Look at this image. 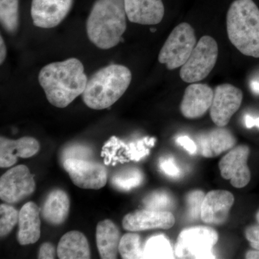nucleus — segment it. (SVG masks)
<instances>
[{
	"label": "nucleus",
	"mask_w": 259,
	"mask_h": 259,
	"mask_svg": "<svg viewBox=\"0 0 259 259\" xmlns=\"http://www.w3.org/2000/svg\"><path fill=\"white\" fill-rule=\"evenodd\" d=\"M245 258L248 259H259V250H250L245 255Z\"/></svg>",
	"instance_id": "37"
},
{
	"label": "nucleus",
	"mask_w": 259,
	"mask_h": 259,
	"mask_svg": "<svg viewBox=\"0 0 259 259\" xmlns=\"http://www.w3.org/2000/svg\"><path fill=\"white\" fill-rule=\"evenodd\" d=\"M127 18L131 23L157 25L164 16L162 0H124Z\"/></svg>",
	"instance_id": "18"
},
{
	"label": "nucleus",
	"mask_w": 259,
	"mask_h": 259,
	"mask_svg": "<svg viewBox=\"0 0 259 259\" xmlns=\"http://www.w3.org/2000/svg\"><path fill=\"white\" fill-rule=\"evenodd\" d=\"M249 153V148L241 145L233 148L220 161L221 176L231 181V185L236 188H243L249 183L250 172L247 164Z\"/></svg>",
	"instance_id": "11"
},
{
	"label": "nucleus",
	"mask_w": 259,
	"mask_h": 259,
	"mask_svg": "<svg viewBox=\"0 0 259 259\" xmlns=\"http://www.w3.org/2000/svg\"><path fill=\"white\" fill-rule=\"evenodd\" d=\"M38 81L48 101L59 108L69 105L82 95L88 79L82 63L76 58L54 62L42 67Z\"/></svg>",
	"instance_id": "1"
},
{
	"label": "nucleus",
	"mask_w": 259,
	"mask_h": 259,
	"mask_svg": "<svg viewBox=\"0 0 259 259\" xmlns=\"http://www.w3.org/2000/svg\"><path fill=\"white\" fill-rule=\"evenodd\" d=\"M7 47L3 36L0 37V64H3L6 59Z\"/></svg>",
	"instance_id": "36"
},
{
	"label": "nucleus",
	"mask_w": 259,
	"mask_h": 259,
	"mask_svg": "<svg viewBox=\"0 0 259 259\" xmlns=\"http://www.w3.org/2000/svg\"><path fill=\"white\" fill-rule=\"evenodd\" d=\"M57 255L61 259L91 258L88 238L81 232H68L59 241L57 247Z\"/></svg>",
	"instance_id": "22"
},
{
	"label": "nucleus",
	"mask_w": 259,
	"mask_h": 259,
	"mask_svg": "<svg viewBox=\"0 0 259 259\" xmlns=\"http://www.w3.org/2000/svg\"><path fill=\"white\" fill-rule=\"evenodd\" d=\"M63 165L73 183L80 188L100 190L106 185L107 171L101 163L69 158L65 160Z\"/></svg>",
	"instance_id": "9"
},
{
	"label": "nucleus",
	"mask_w": 259,
	"mask_h": 259,
	"mask_svg": "<svg viewBox=\"0 0 259 259\" xmlns=\"http://www.w3.org/2000/svg\"><path fill=\"white\" fill-rule=\"evenodd\" d=\"M159 168L167 176L176 178L181 175L180 168L173 158H162L160 160Z\"/></svg>",
	"instance_id": "31"
},
{
	"label": "nucleus",
	"mask_w": 259,
	"mask_h": 259,
	"mask_svg": "<svg viewBox=\"0 0 259 259\" xmlns=\"http://www.w3.org/2000/svg\"><path fill=\"white\" fill-rule=\"evenodd\" d=\"M0 22L8 33L17 32L20 25L19 0H0Z\"/></svg>",
	"instance_id": "24"
},
{
	"label": "nucleus",
	"mask_w": 259,
	"mask_h": 259,
	"mask_svg": "<svg viewBox=\"0 0 259 259\" xmlns=\"http://www.w3.org/2000/svg\"><path fill=\"white\" fill-rule=\"evenodd\" d=\"M218 241L217 231L210 227L187 228L178 237L175 254L180 258H214L212 250Z\"/></svg>",
	"instance_id": "6"
},
{
	"label": "nucleus",
	"mask_w": 259,
	"mask_h": 259,
	"mask_svg": "<svg viewBox=\"0 0 259 259\" xmlns=\"http://www.w3.org/2000/svg\"><path fill=\"white\" fill-rule=\"evenodd\" d=\"M174 256L171 243L163 235L151 237L143 247V258H174Z\"/></svg>",
	"instance_id": "23"
},
{
	"label": "nucleus",
	"mask_w": 259,
	"mask_h": 259,
	"mask_svg": "<svg viewBox=\"0 0 259 259\" xmlns=\"http://www.w3.org/2000/svg\"><path fill=\"white\" fill-rule=\"evenodd\" d=\"M40 150V144L32 137H23L11 140L0 138V166L9 168L18 161V158H28L36 154Z\"/></svg>",
	"instance_id": "17"
},
{
	"label": "nucleus",
	"mask_w": 259,
	"mask_h": 259,
	"mask_svg": "<svg viewBox=\"0 0 259 259\" xmlns=\"http://www.w3.org/2000/svg\"><path fill=\"white\" fill-rule=\"evenodd\" d=\"M56 253L57 250L52 243H45L40 246L37 256L40 259H54L56 258Z\"/></svg>",
	"instance_id": "34"
},
{
	"label": "nucleus",
	"mask_w": 259,
	"mask_h": 259,
	"mask_svg": "<svg viewBox=\"0 0 259 259\" xmlns=\"http://www.w3.org/2000/svg\"><path fill=\"white\" fill-rule=\"evenodd\" d=\"M93 151L90 148L87 146H71L65 150L63 153V160L69 159V158H74V159H86L91 156Z\"/></svg>",
	"instance_id": "30"
},
{
	"label": "nucleus",
	"mask_w": 259,
	"mask_h": 259,
	"mask_svg": "<svg viewBox=\"0 0 259 259\" xmlns=\"http://www.w3.org/2000/svg\"><path fill=\"white\" fill-rule=\"evenodd\" d=\"M218 46L209 35L199 39L188 60L180 69V77L185 82L196 83L205 79L217 63Z\"/></svg>",
	"instance_id": "7"
},
{
	"label": "nucleus",
	"mask_w": 259,
	"mask_h": 259,
	"mask_svg": "<svg viewBox=\"0 0 259 259\" xmlns=\"http://www.w3.org/2000/svg\"><path fill=\"white\" fill-rule=\"evenodd\" d=\"M124 0H97L87 20V33L94 45L103 50L120 42L127 28Z\"/></svg>",
	"instance_id": "2"
},
{
	"label": "nucleus",
	"mask_w": 259,
	"mask_h": 259,
	"mask_svg": "<svg viewBox=\"0 0 259 259\" xmlns=\"http://www.w3.org/2000/svg\"><path fill=\"white\" fill-rule=\"evenodd\" d=\"M245 125L247 128L257 127L259 128V117H253L249 115L245 116Z\"/></svg>",
	"instance_id": "35"
},
{
	"label": "nucleus",
	"mask_w": 259,
	"mask_h": 259,
	"mask_svg": "<svg viewBox=\"0 0 259 259\" xmlns=\"http://www.w3.org/2000/svg\"><path fill=\"white\" fill-rule=\"evenodd\" d=\"M144 203L147 209L168 211L174 205V199L171 194L166 191L158 190L148 195Z\"/></svg>",
	"instance_id": "28"
},
{
	"label": "nucleus",
	"mask_w": 259,
	"mask_h": 259,
	"mask_svg": "<svg viewBox=\"0 0 259 259\" xmlns=\"http://www.w3.org/2000/svg\"><path fill=\"white\" fill-rule=\"evenodd\" d=\"M226 23L231 44L243 55L259 58V8L253 0H234Z\"/></svg>",
	"instance_id": "4"
},
{
	"label": "nucleus",
	"mask_w": 259,
	"mask_h": 259,
	"mask_svg": "<svg viewBox=\"0 0 259 259\" xmlns=\"http://www.w3.org/2000/svg\"><path fill=\"white\" fill-rule=\"evenodd\" d=\"M120 239V230L110 220L100 221L97 224V245L102 258H117Z\"/></svg>",
	"instance_id": "21"
},
{
	"label": "nucleus",
	"mask_w": 259,
	"mask_h": 259,
	"mask_svg": "<svg viewBox=\"0 0 259 259\" xmlns=\"http://www.w3.org/2000/svg\"><path fill=\"white\" fill-rule=\"evenodd\" d=\"M70 210V199L67 193L61 190H54L48 195L40 214L52 226H60L67 219Z\"/></svg>",
	"instance_id": "20"
},
{
	"label": "nucleus",
	"mask_w": 259,
	"mask_h": 259,
	"mask_svg": "<svg viewBox=\"0 0 259 259\" xmlns=\"http://www.w3.org/2000/svg\"><path fill=\"white\" fill-rule=\"evenodd\" d=\"M204 197V192L200 190H194L190 192L186 197L189 217L192 220H197L201 218L202 204Z\"/></svg>",
	"instance_id": "29"
},
{
	"label": "nucleus",
	"mask_w": 259,
	"mask_h": 259,
	"mask_svg": "<svg viewBox=\"0 0 259 259\" xmlns=\"http://www.w3.org/2000/svg\"><path fill=\"white\" fill-rule=\"evenodd\" d=\"M245 237L252 248L259 250V225L248 227L245 231Z\"/></svg>",
	"instance_id": "32"
},
{
	"label": "nucleus",
	"mask_w": 259,
	"mask_h": 259,
	"mask_svg": "<svg viewBox=\"0 0 259 259\" xmlns=\"http://www.w3.org/2000/svg\"><path fill=\"white\" fill-rule=\"evenodd\" d=\"M72 5L73 0H32V23L37 28H55L66 18Z\"/></svg>",
	"instance_id": "12"
},
{
	"label": "nucleus",
	"mask_w": 259,
	"mask_h": 259,
	"mask_svg": "<svg viewBox=\"0 0 259 259\" xmlns=\"http://www.w3.org/2000/svg\"><path fill=\"white\" fill-rule=\"evenodd\" d=\"M214 90L205 83H192L186 88L180 105L182 115L187 119L202 117L209 109Z\"/></svg>",
	"instance_id": "14"
},
{
	"label": "nucleus",
	"mask_w": 259,
	"mask_h": 259,
	"mask_svg": "<svg viewBox=\"0 0 259 259\" xmlns=\"http://www.w3.org/2000/svg\"><path fill=\"white\" fill-rule=\"evenodd\" d=\"M234 201V197L228 191H211L204 197L201 219L208 224H223L228 220Z\"/></svg>",
	"instance_id": "15"
},
{
	"label": "nucleus",
	"mask_w": 259,
	"mask_h": 259,
	"mask_svg": "<svg viewBox=\"0 0 259 259\" xmlns=\"http://www.w3.org/2000/svg\"><path fill=\"white\" fill-rule=\"evenodd\" d=\"M250 88H251L252 91L256 95H259V82L257 81H252L250 83Z\"/></svg>",
	"instance_id": "38"
},
{
	"label": "nucleus",
	"mask_w": 259,
	"mask_h": 259,
	"mask_svg": "<svg viewBox=\"0 0 259 259\" xmlns=\"http://www.w3.org/2000/svg\"><path fill=\"white\" fill-rule=\"evenodd\" d=\"M243 93L231 83L218 85L214 90L210 117L218 127H225L241 107Z\"/></svg>",
	"instance_id": "10"
},
{
	"label": "nucleus",
	"mask_w": 259,
	"mask_h": 259,
	"mask_svg": "<svg viewBox=\"0 0 259 259\" xmlns=\"http://www.w3.org/2000/svg\"><path fill=\"white\" fill-rule=\"evenodd\" d=\"M256 220H257V221H258V223L259 224V211H258V213H257V214H256Z\"/></svg>",
	"instance_id": "39"
},
{
	"label": "nucleus",
	"mask_w": 259,
	"mask_h": 259,
	"mask_svg": "<svg viewBox=\"0 0 259 259\" xmlns=\"http://www.w3.org/2000/svg\"><path fill=\"white\" fill-rule=\"evenodd\" d=\"M196 144L202 156L214 158L234 147L236 140L229 130L218 126L199 134Z\"/></svg>",
	"instance_id": "16"
},
{
	"label": "nucleus",
	"mask_w": 259,
	"mask_h": 259,
	"mask_svg": "<svg viewBox=\"0 0 259 259\" xmlns=\"http://www.w3.org/2000/svg\"><path fill=\"white\" fill-rule=\"evenodd\" d=\"M175 224V218L169 211L142 209L126 214L122 227L126 231L139 232L151 229H169Z\"/></svg>",
	"instance_id": "13"
},
{
	"label": "nucleus",
	"mask_w": 259,
	"mask_h": 259,
	"mask_svg": "<svg viewBox=\"0 0 259 259\" xmlns=\"http://www.w3.org/2000/svg\"><path fill=\"white\" fill-rule=\"evenodd\" d=\"M119 253L122 258H143V248L139 235L133 233L124 235L120 239Z\"/></svg>",
	"instance_id": "26"
},
{
	"label": "nucleus",
	"mask_w": 259,
	"mask_h": 259,
	"mask_svg": "<svg viewBox=\"0 0 259 259\" xmlns=\"http://www.w3.org/2000/svg\"><path fill=\"white\" fill-rule=\"evenodd\" d=\"M131 70L120 64H111L98 70L88 80L81 97L85 105L93 110L109 108L129 88Z\"/></svg>",
	"instance_id": "3"
},
{
	"label": "nucleus",
	"mask_w": 259,
	"mask_h": 259,
	"mask_svg": "<svg viewBox=\"0 0 259 259\" xmlns=\"http://www.w3.org/2000/svg\"><path fill=\"white\" fill-rule=\"evenodd\" d=\"M194 28L189 23L179 24L166 39L158 54V61L168 70L182 67L197 45Z\"/></svg>",
	"instance_id": "5"
},
{
	"label": "nucleus",
	"mask_w": 259,
	"mask_h": 259,
	"mask_svg": "<svg viewBox=\"0 0 259 259\" xmlns=\"http://www.w3.org/2000/svg\"><path fill=\"white\" fill-rule=\"evenodd\" d=\"M144 181V175L138 168H131L117 174L111 182L116 188L122 191H129L139 187Z\"/></svg>",
	"instance_id": "25"
},
{
	"label": "nucleus",
	"mask_w": 259,
	"mask_h": 259,
	"mask_svg": "<svg viewBox=\"0 0 259 259\" xmlns=\"http://www.w3.org/2000/svg\"><path fill=\"white\" fill-rule=\"evenodd\" d=\"M19 213L17 209L10 204L0 205V236L1 238L8 236L13 231L19 221Z\"/></svg>",
	"instance_id": "27"
},
{
	"label": "nucleus",
	"mask_w": 259,
	"mask_h": 259,
	"mask_svg": "<svg viewBox=\"0 0 259 259\" xmlns=\"http://www.w3.org/2000/svg\"><path fill=\"white\" fill-rule=\"evenodd\" d=\"M40 209L33 202L24 204L19 213L18 241L22 245L33 244L40 237Z\"/></svg>",
	"instance_id": "19"
},
{
	"label": "nucleus",
	"mask_w": 259,
	"mask_h": 259,
	"mask_svg": "<svg viewBox=\"0 0 259 259\" xmlns=\"http://www.w3.org/2000/svg\"><path fill=\"white\" fill-rule=\"evenodd\" d=\"M36 188L33 176L25 165L10 168L0 179V198L6 203L16 204L30 197Z\"/></svg>",
	"instance_id": "8"
},
{
	"label": "nucleus",
	"mask_w": 259,
	"mask_h": 259,
	"mask_svg": "<svg viewBox=\"0 0 259 259\" xmlns=\"http://www.w3.org/2000/svg\"><path fill=\"white\" fill-rule=\"evenodd\" d=\"M177 143L185 148L186 151H188L190 154H195L198 151L197 144L188 136H180V137L177 138Z\"/></svg>",
	"instance_id": "33"
}]
</instances>
